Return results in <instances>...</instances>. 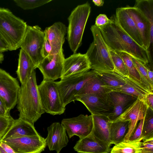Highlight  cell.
<instances>
[{
	"instance_id": "cell-43",
	"label": "cell",
	"mask_w": 153,
	"mask_h": 153,
	"mask_svg": "<svg viewBox=\"0 0 153 153\" xmlns=\"http://www.w3.org/2000/svg\"><path fill=\"white\" fill-rule=\"evenodd\" d=\"M0 146L8 153H15L13 149L8 145L2 142H0Z\"/></svg>"
},
{
	"instance_id": "cell-8",
	"label": "cell",
	"mask_w": 153,
	"mask_h": 153,
	"mask_svg": "<svg viewBox=\"0 0 153 153\" xmlns=\"http://www.w3.org/2000/svg\"><path fill=\"white\" fill-rule=\"evenodd\" d=\"M45 39L44 32L38 25H27L20 48L30 57L36 69L43 59L42 49Z\"/></svg>"
},
{
	"instance_id": "cell-13",
	"label": "cell",
	"mask_w": 153,
	"mask_h": 153,
	"mask_svg": "<svg viewBox=\"0 0 153 153\" xmlns=\"http://www.w3.org/2000/svg\"><path fill=\"white\" fill-rule=\"evenodd\" d=\"M148 108L143 99L137 98L113 121H128L129 122L128 131L123 141H126L132 134L138 121L144 119Z\"/></svg>"
},
{
	"instance_id": "cell-9",
	"label": "cell",
	"mask_w": 153,
	"mask_h": 153,
	"mask_svg": "<svg viewBox=\"0 0 153 153\" xmlns=\"http://www.w3.org/2000/svg\"><path fill=\"white\" fill-rule=\"evenodd\" d=\"M76 100L82 102L92 114L108 117L114 105L108 93L96 94L77 95Z\"/></svg>"
},
{
	"instance_id": "cell-32",
	"label": "cell",
	"mask_w": 153,
	"mask_h": 153,
	"mask_svg": "<svg viewBox=\"0 0 153 153\" xmlns=\"http://www.w3.org/2000/svg\"><path fill=\"white\" fill-rule=\"evenodd\" d=\"M142 137L143 141L153 138V110L149 108L143 119Z\"/></svg>"
},
{
	"instance_id": "cell-31",
	"label": "cell",
	"mask_w": 153,
	"mask_h": 153,
	"mask_svg": "<svg viewBox=\"0 0 153 153\" xmlns=\"http://www.w3.org/2000/svg\"><path fill=\"white\" fill-rule=\"evenodd\" d=\"M118 53L123 59L126 65L128 73V78L144 87L142 83L139 74L132 61L131 57L125 53Z\"/></svg>"
},
{
	"instance_id": "cell-44",
	"label": "cell",
	"mask_w": 153,
	"mask_h": 153,
	"mask_svg": "<svg viewBox=\"0 0 153 153\" xmlns=\"http://www.w3.org/2000/svg\"><path fill=\"white\" fill-rule=\"evenodd\" d=\"M145 65L146 66L147 73L149 78L151 81L153 83V73L152 70L147 66V65Z\"/></svg>"
},
{
	"instance_id": "cell-21",
	"label": "cell",
	"mask_w": 153,
	"mask_h": 153,
	"mask_svg": "<svg viewBox=\"0 0 153 153\" xmlns=\"http://www.w3.org/2000/svg\"><path fill=\"white\" fill-rule=\"evenodd\" d=\"M108 94L114 105L112 112L107 117L111 122L114 121L137 98L131 95L114 91Z\"/></svg>"
},
{
	"instance_id": "cell-18",
	"label": "cell",
	"mask_w": 153,
	"mask_h": 153,
	"mask_svg": "<svg viewBox=\"0 0 153 153\" xmlns=\"http://www.w3.org/2000/svg\"><path fill=\"white\" fill-rule=\"evenodd\" d=\"M125 8L135 24L141 36L144 48L148 50L150 46V36L151 28L149 22L138 8L129 6Z\"/></svg>"
},
{
	"instance_id": "cell-17",
	"label": "cell",
	"mask_w": 153,
	"mask_h": 153,
	"mask_svg": "<svg viewBox=\"0 0 153 153\" xmlns=\"http://www.w3.org/2000/svg\"><path fill=\"white\" fill-rule=\"evenodd\" d=\"M47 131L48 134L45 139L46 146L50 151L55 150L59 153L68 142L65 128L60 123L55 122L48 127Z\"/></svg>"
},
{
	"instance_id": "cell-19",
	"label": "cell",
	"mask_w": 153,
	"mask_h": 153,
	"mask_svg": "<svg viewBox=\"0 0 153 153\" xmlns=\"http://www.w3.org/2000/svg\"><path fill=\"white\" fill-rule=\"evenodd\" d=\"M67 30L64 24L61 22H57L46 27L43 31L45 38L52 47L51 55L57 53L62 49Z\"/></svg>"
},
{
	"instance_id": "cell-2",
	"label": "cell",
	"mask_w": 153,
	"mask_h": 153,
	"mask_svg": "<svg viewBox=\"0 0 153 153\" xmlns=\"http://www.w3.org/2000/svg\"><path fill=\"white\" fill-rule=\"evenodd\" d=\"M35 70L21 84L18 92L17 108L19 118L33 125L45 113L41 104Z\"/></svg>"
},
{
	"instance_id": "cell-33",
	"label": "cell",
	"mask_w": 153,
	"mask_h": 153,
	"mask_svg": "<svg viewBox=\"0 0 153 153\" xmlns=\"http://www.w3.org/2000/svg\"><path fill=\"white\" fill-rule=\"evenodd\" d=\"M131 58L139 74L142 85L150 92H153V83L149 78L146 65L133 58Z\"/></svg>"
},
{
	"instance_id": "cell-20",
	"label": "cell",
	"mask_w": 153,
	"mask_h": 153,
	"mask_svg": "<svg viewBox=\"0 0 153 153\" xmlns=\"http://www.w3.org/2000/svg\"><path fill=\"white\" fill-rule=\"evenodd\" d=\"M114 16L122 30L138 45L143 47L141 36L135 24L127 13L125 7L117 8Z\"/></svg>"
},
{
	"instance_id": "cell-36",
	"label": "cell",
	"mask_w": 153,
	"mask_h": 153,
	"mask_svg": "<svg viewBox=\"0 0 153 153\" xmlns=\"http://www.w3.org/2000/svg\"><path fill=\"white\" fill-rule=\"evenodd\" d=\"M14 120L10 115L7 116H0V139L5 135Z\"/></svg>"
},
{
	"instance_id": "cell-11",
	"label": "cell",
	"mask_w": 153,
	"mask_h": 153,
	"mask_svg": "<svg viewBox=\"0 0 153 153\" xmlns=\"http://www.w3.org/2000/svg\"><path fill=\"white\" fill-rule=\"evenodd\" d=\"M20 88L16 78L0 68V98L9 113L17 104Z\"/></svg>"
},
{
	"instance_id": "cell-25",
	"label": "cell",
	"mask_w": 153,
	"mask_h": 153,
	"mask_svg": "<svg viewBox=\"0 0 153 153\" xmlns=\"http://www.w3.org/2000/svg\"><path fill=\"white\" fill-rule=\"evenodd\" d=\"M35 69L31 59L21 49L19 54L18 66L16 73L21 84L28 78Z\"/></svg>"
},
{
	"instance_id": "cell-40",
	"label": "cell",
	"mask_w": 153,
	"mask_h": 153,
	"mask_svg": "<svg viewBox=\"0 0 153 153\" xmlns=\"http://www.w3.org/2000/svg\"><path fill=\"white\" fill-rule=\"evenodd\" d=\"M52 47L49 41L45 38L42 49V55L44 58L51 55Z\"/></svg>"
},
{
	"instance_id": "cell-26",
	"label": "cell",
	"mask_w": 153,
	"mask_h": 153,
	"mask_svg": "<svg viewBox=\"0 0 153 153\" xmlns=\"http://www.w3.org/2000/svg\"><path fill=\"white\" fill-rule=\"evenodd\" d=\"M96 72L104 85L109 87H118L123 85L126 83L129 78L114 70Z\"/></svg>"
},
{
	"instance_id": "cell-23",
	"label": "cell",
	"mask_w": 153,
	"mask_h": 153,
	"mask_svg": "<svg viewBox=\"0 0 153 153\" xmlns=\"http://www.w3.org/2000/svg\"><path fill=\"white\" fill-rule=\"evenodd\" d=\"M91 115L93 122L91 132L100 139L111 145L110 137V128L111 122L107 117Z\"/></svg>"
},
{
	"instance_id": "cell-15",
	"label": "cell",
	"mask_w": 153,
	"mask_h": 153,
	"mask_svg": "<svg viewBox=\"0 0 153 153\" xmlns=\"http://www.w3.org/2000/svg\"><path fill=\"white\" fill-rule=\"evenodd\" d=\"M91 69L86 54L75 53L65 59L61 79L74 74L84 72Z\"/></svg>"
},
{
	"instance_id": "cell-1",
	"label": "cell",
	"mask_w": 153,
	"mask_h": 153,
	"mask_svg": "<svg viewBox=\"0 0 153 153\" xmlns=\"http://www.w3.org/2000/svg\"><path fill=\"white\" fill-rule=\"evenodd\" d=\"M111 22L98 27L109 49L115 52L126 53L144 64L150 61L149 51L138 45L120 27L114 15L111 18Z\"/></svg>"
},
{
	"instance_id": "cell-27",
	"label": "cell",
	"mask_w": 153,
	"mask_h": 153,
	"mask_svg": "<svg viewBox=\"0 0 153 153\" xmlns=\"http://www.w3.org/2000/svg\"><path fill=\"white\" fill-rule=\"evenodd\" d=\"M129 125L128 121L111 122L110 137L111 144L116 145L124 141L128 131Z\"/></svg>"
},
{
	"instance_id": "cell-42",
	"label": "cell",
	"mask_w": 153,
	"mask_h": 153,
	"mask_svg": "<svg viewBox=\"0 0 153 153\" xmlns=\"http://www.w3.org/2000/svg\"><path fill=\"white\" fill-rule=\"evenodd\" d=\"M2 100L0 98V116H7L10 115Z\"/></svg>"
},
{
	"instance_id": "cell-30",
	"label": "cell",
	"mask_w": 153,
	"mask_h": 153,
	"mask_svg": "<svg viewBox=\"0 0 153 153\" xmlns=\"http://www.w3.org/2000/svg\"><path fill=\"white\" fill-rule=\"evenodd\" d=\"M142 142H131L123 141L115 146L111 153H139L141 149Z\"/></svg>"
},
{
	"instance_id": "cell-45",
	"label": "cell",
	"mask_w": 153,
	"mask_h": 153,
	"mask_svg": "<svg viewBox=\"0 0 153 153\" xmlns=\"http://www.w3.org/2000/svg\"><path fill=\"white\" fill-rule=\"evenodd\" d=\"M8 51L5 45L0 39V53H3Z\"/></svg>"
},
{
	"instance_id": "cell-47",
	"label": "cell",
	"mask_w": 153,
	"mask_h": 153,
	"mask_svg": "<svg viewBox=\"0 0 153 153\" xmlns=\"http://www.w3.org/2000/svg\"><path fill=\"white\" fill-rule=\"evenodd\" d=\"M0 153H8L5 152L0 146Z\"/></svg>"
},
{
	"instance_id": "cell-41",
	"label": "cell",
	"mask_w": 153,
	"mask_h": 153,
	"mask_svg": "<svg viewBox=\"0 0 153 153\" xmlns=\"http://www.w3.org/2000/svg\"><path fill=\"white\" fill-rule=\"evenodd\" d=\"M148 108L153 110V93L147 94L143 99Z\"/></svg>"
},
{
	"instance_id": "cell-24",
	"label": "cell",
	"mask_w": 153,
	"mask_h": 153,
	"mask_svg": "<svg viewBox=\"0 0 153 153\" xmlns=\"http://www.w3.org/2000/svg\"><path fill=\"white\" fill-rule=\"evenodd\" d=\"M103 86L110 91H114L125 94L143 99L147 94L151 92L129 78L126 83L122 86L111 87L103 85Z\"/></svg>"
},
{
	"instance_id": "cell-3",
	"label": "cell",
	"mask_w": 153,
	"mask_h": 153,
	"mask_svg": "<svg viewBox=\"0 0 153 153\" xmlns=\"http://www.w3.org/2000/svg\"><path fill=\"white\" fill-rule=\"evenodd\" d=\"M27 26L8 8L0 7V39L8 51L20 48Z\"/></svg>"
},
{
	"instance_id": "cell-6",
	"label": "cell",
	"mask_w": 153,
	"mask_h": 153,
	"mask_svg": "<svg viewBox=\"0 0 153 153\" xmlns=\"http://www.w3.org/2000/svg\"><path fill=\"white\" fill-rule=\"evenodd\" d=\"M97 75L92 70L71 75L56 82L57 87L62 102L64 105L76 100L75 96L85 84Z\"/></svg>"
},
{
	"instance_id": "cell-5",
	"label": "cell",
	"mask_w": 153,
	"mask_h": 153,
	"mask_svg": "<svg viewBox=\"0 0 153 153\" xmlns=\"http://www.w3.org/2000/svg\"><path fill=\"white\" fill-rule=\"evenodd\" d=\"M91 11L90 4L87 2L79 5L71 12L68 18L67 39L74 53L81 45L82 36Z\"/></svg>"
},
{
	"instance_id": "cell-37",
	"label": "cell",
	"mask_w": 153,
	"mask_h": 153,
	"mask_svg": "<svg viewBox=\"0 0 153 153\" xmlns=\"http://www.w3.org/2000/svg\"><path fill=\"white\" fill-rule=\"evenodd\" d=\"M140 121L134 132L126 141L135 142H140L142 140V133L143 119Z\"/></svg>"
},
{
	"instance_id": "cell-34",
	"label": "cell",
	"mask_w": 153,
	"mask_h": 153,
	"mask_svg": "<svg viewBox=\"0 0 153 153\" xmlns=\"http://www.w3.org/2000/svg\"><path fill=\"white\" fill-rule=\"evenodd\" d=\"M109 51L114 67V70L124 76L128 77L127 70L123 59L118 53L110 49Z\"/></svg>"
},
{
	"instance_id": "cell-46",
	"label": "cell",
	"mask_w": 153,
	"mask_h": 153,
	"mask_svg": "<svg viewBox=\"0 0 153 153\" xmlns=\"http://www.w3.org/2000/svg\"><path fill=\"white\" fill-rule=\"evenodd\" d=\"M92 1L95 5L99 7L103 6L104 3L102 0H93Z\"/></svg>"
},
{
	"instance_id": "cell-38",
	"label": "cell",
	"mask_w": 153,
	"mask_h": 153,
	"mask_svg": "<svg viewBox=\"0 0 153 153\" xmlns=\"http://www.w3.org/2000/svg\"><path fill=\"white\" fill-rule=\"evenodd\" d=\"M139 153H153V138L142 142L141 149Z\"/></svg>"
},
{
	"instance_id": "cell-7",
	"label": "cell",
	"mask_w": 153,
	"mask_h": 153,
	"mask_svg": "<svg viewBox=\"0 0 153 153\" xmlns=\"http://www.w3.org/2000/svg\"><path fill=\"white\" fill-rule=\"evenodd\" d=\"M37 87L45 113L54 115H61L64 112L65 107L61 100L56 82L43 79Z\"/></svg>"
},
{
	"instance_id": "cell-29",
	"label": "cell",
	"mask_w": 153,
	"mask_h": 153,
	"mask_svg": "<svg viewBox=\"0 0 153 153\" xmlns=\"http://www.w3.org/2000/svg\"><path fill=\"white\" fill-rule=\"evenodd\" d=\"M134 7L139 9L148 19L151 25L150 43L152 44L153 39V0H137Z\"/></svg>"
},
{
	"instance_id": "cell-48",
	"label": "cell",
	"mask_w": 153,
	"mask_h": 153,
	"mask_svg": "<svg viewBox=\"0 0 153 153\" xmlns=\"http://www.w3.org/2000/svg\"></svg>"
},
{
	"instance_id": "cell-12",
	"label": "cell",
	"mask_w": 153,
	"mask_h": 153,
	"mask_svg": "<svg viewBox=\"0 0 153 153\" xmlns=\"http://www.w3.org/2000/svg\"><path fill=\"white\" fill-rule=\"evenodd\" d=\"M61 124L70 138L76 135L79 139L86 137L92 131L93 122L92 115L81 114L78 116L62 119Z\"/></svg>"
},
{
	"instance_id": "cell-28",
	"label": "cell",
	"mask_w": 153,
	"mask_h": 153,
	"mask_svg": "<svg viewBox=\"0 0 153 153\" xmlns=\"http://www.w3.org/2000/svg\"><path fill=\"white\" fill-rule=\"evenodd\" d=\"M103 85H104V83L97 74L85 84L77 95L96 94L110 92Z\"/></svg>"
},
{
	"instance_id": "cell-22",
	"label": "cell",
	"mask_w": 153,
	"mask_h": 153,
	"mask_svg": "<svg viewBox=\"0 0 153 153\" xmlns=\"http://www.w3.org/2000/svg\"><path fill=\"white\" fill-rule=\"evenodd\" d=\"M39 135L33 125L19 118L14 120L7 132L0 140Z\"/></svg>"
},
{
	"instance_id": "cell-35",
	"label": "cell",
	"mask_w": 153,
	"mask_h": 153,
	"mask_svg": "<svg viewBox=\"0 0 153 153\" xmlns=\"http://www.w3.org/2000/svg\"><path fill=\"white\" fill-rule=\"evenodd\" d=\"M52 0H14L16 5L24 10H31L51 1Z\"/></svg>"
},
{
	"instance_id": "cell-4",
	"label": "cell",
	"mask_w": 153,
	"mask_h": 153,
	"mask_svg": "<svg viewBox=\"0 0 153 153\" xmlns=\"http://www.w3.org/2000/svg\"><path fill=\"white\" fill-rule=\"evenodd\" d=\"M90 29L93 40L85 54L90 62L91 69L96 72L114 71V67L109 49L99 29L94 25L91 26Z\"/></svg>"
},
{
	"instance_id": "cell-10",
	"label": "cell",
	"mask_w": 153,
	"mask_h": 153,
	"mask_svg": "<svg viewBox=\"0 0 153 153\" xmlns=\"http://www.w3.org/2000/svg\"><path fill=\"white\" fill-rule=\"evenodd\" d=\"M10 146L15 153H41L46 146L45 139L40 135L0 140Z\"/></svg>"
},
{
	"instance_id": "cell-14",
	"label": "cell",
	"mask_w": 153,
	"mask_h": 153,
	"mask_svg": "<svg viewBox=\"0 0 153 153\" xmlns=\"http://www.w3.org/2000/svg\"><path fill=\"white\" fill-rule=\"evenodd\" d=\"M63 49L57 53L46 57L37 68L42 73L43 79L53 81L61 78L65 59Z\"/></svg>"
},
{
	"instance_id": "cell-16",
	"label": "cell",
	"mask_w": 153,
	"mask_h": 153,
	"mask_svg": "<svg viewBox=\"0 0 153 153\" xmlns=\"http://www.w3.org/2000/svg\"><path fill=\"white\" fill-rule=\"evenodd\" d=\"M111 146L91 132L86 137L79 139L74 149L79 153H109L111 150Z\"/></svg>"
},
{
	"instance_id": "cell-39",
	"label": "cell",
	"mask_w": 153,
	"mask_h": 153,
	"mask_svg": "<svg viewBox=\"0 0 153 153\" xmlns=\"http://www.w3.org/2000/svg\"><path fill=\"white\" fill-rule=\"evenodd\" d=\"M111 22V19H108L105 14H100L96 19L94 25L98 27L103 26Z\"/></svg>"
}]
</instances>
